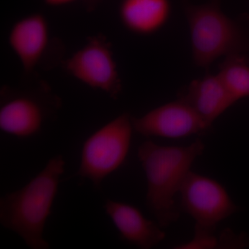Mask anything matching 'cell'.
<instances>
[{
  "mask_svg": "<svg viewBox=\"0 0 249 249\" xmlns=\"http://www.w3.org/2000/svg\"><path fill=\"white\" fill-rule=\"evenodd\" d=\"M119 18L127 30L140 36L158 32L171 14L170 0H122Z\"/></svg>",
  "mask_w": 249,
  "mask_h": 249,
  "instance_id": "cell-12",
  "label": "cell"
},
{
  "mask_svg": "<svg viewBox=\"0 0 249 249\" xmlns=\"http://www.w3.org/2000/svg\"><path fill=\"white\" fill-rule=\"evenodd\" d=\"M178 98L191 106L211 126L235 103L217 73H209L193 80L179 93Z\"/></svg>",
  "mask_w": 249,
  "mask_h": 249,
  "instance_id": "cell-11",
  "label": "cell"
},
{
  "mask_svg": "<svg viewBox=\"0 0 249 249\" xmlns=\"http://www.w3.org/2000/svg\"><path fill=\"white\" fill-rule=\"evenodd\" d=\"M214 1H220V0H214Z\"/></svg>",
  "mask_w": 249,
  "mask_h": 249,
  "instance_id": "cell-16",
  "label": "cell"
},
{
  "mask_svg": "<svg viewBox=\"0 0 249 249\" xmlns=\"http://www.w3.org/2000/svg\"><path fill=\"white\" fill-rule=\"evenodd\" d=\"M65 71L82 83L101 90L113 100L122 92L123 85L112 47L103 35L90 36L86 43L63 62Z\"/></svg>",
  "mask_w": 249,
  "mask_h": 249,
  "instance_id": "cell-6",
  "label": "cell"
},
{
  "mask_svg": "<svg viewBox=\"0 0 249 249\" xmlns=\"http://www.w3.org/2000/svg\"><path fill=\"white\" fill-rule=\"evenodd\" d=\"M103 208L117 229L121 240L129 245L150 249L166 237L158 223L147 219L138 208L132 205L107 199Z\"/></svg>",
  "mask_w": 249,
  "mask_h": 249,
  "instance_id": "cell-9",
  "label": "cell"
},
{
  "mask_svg": "<svg viewBox=\"0 0 249 249\" xmlns=\"http://www.w3.org/2000/svg\"><path fill=\"white\" fill-rule=\"evenodd\" d=\"M217 74L235 103L249 97V58L244 55L224 58Z\"/></svg>",
  "mask_w": 249,
  "mask_h": 249,
  "instance_id": "cell-13",
  "label": "cell"
},
{
  "mask_svg": "<svg viewBox=\"0 0 249 249\" xmlns=\"http://www.w3.org/2000/svg\"><path fill=\"white\" fill-rule=\"evenodd\" d=\"M76 0H44L46 4L51 6H60L70 4Z\"/></svg>",
  "mask_w": 249,
  "mask_h": 249,
  "instance_id": "cell-15",
  "label": "cell"
},
{
  "mask_svg": "<svg viewBox=\"0 0 249 249\" xmlns=\"http://www.w3.org/2000/svg\"><path fill=\"white\" fill-rule=\"evenodd\" d=\"M134 130L147 137L183 139L209 133V125L182 100L167 103L139 117L132 116Z\"/></svg>",
  "mask_w": 249,
  "mask_h": 249,
  "instance_id": "cell-8",
  "label": "cell"
},
{
  "mask_svg": "<svg viewBox=\"0 0 249 249\" xmlns=\"http://www.w3.org/2000/svg\"><path fill=\"white\" fill-rule=\"evenodd\" d=\"M61 107L58 96L47 88L1 91L0 129L4 133L27 139L38 135L47 121Z\"/></svg>",
  "mask_w": 249,
  "mask_h": 249,
  "instance_id": "cell-5",
  "label": "cell"
},
{
  "mask_svg": "<svg viewBox=\"0 0 249 249\" xmlns=\"http://www.w3.org/2000/svg\"><path fill=\"white\" fill-rule=\"evenodd\" d=\"M193 60L196 66L209 68L218 58L244 55L249 58L248 22L232 19L223 12L219 1L202 4L183 3Z\"/></svg>",
  "mask_w": 249,
  "mask_h": 249,
  "instance_id": "cell-3",
  "label": "cell"
},
{
  "mask_svg": "<svg viewBox=\"0 0 249 249\" xmlns=\"http://www.w3.org/2000/svg\"><path fill=\"white\" fill-rule=\"evenodd\" d=\"M181 209L196 226L216 231L218 224L240 211L227 190L217 180L191 171L178 191Z\"/></svg>",
  "mask_w": 249,
  "mask_h": 249,
  "instance_id": "cell-7",
  "label": "cell"
},
{
  "mask_svg": "<svg viewBox=\"0 0 249 249\" xmlns=\"http://www.w3.org/2000/svg\"><path fill=\"white\" fill-rule=\"evenodd\" d=\"M205 147L199 138L184 146L160 145L147 139L139 147L137 157L146 177V206L163 229L179 219L175 196Z\"/></svg>",
  "mask_w": 249,
  "mask_h": 249,
  "instance_id": "cell-1",
  "label": "cell"
},
{
  "mask_svg": "<svg viewBox=\"0 0 249 249\" xmlns=\"http://www.w3.org/2000/svg\"><path fill=\"white\" fill-rule=\"evenodd\" d=\"M103 0H85V6L88 12H93L97 9Z\"/></svg>",
  "mask_w": 249,
  "mask_h": 249,
  "instance_id": "cell-14",
  "label": "cell"
},
{
  "mask_svg": "<svg viewBox=\"0 0 249 249\" xmlns=\"http://www.w3.org/2000/svg\"><path fill=\"white\" fill-rule=\"evenodd\" d=\"M132 117L123 113L85 141L74 177L88 180L96 191L102 189L105 179L124 164L128 155L134 131Z\"/></svg>",
  "mask_w": 249,
  "mask_h": 249,
  "instance_id": "cell-4",
  "label": "cell"
},
{
  "mask_svg": "<svg viewBox=\"0 0 249 249\" xmlns=\"http://www.w3.org/2000/svg\"><path fill=\"white\" fill-rule=\"evenodd\" d=\"M65 165L63 156H54L29 183L0 198V224L17 234L29 248L50 249L44 232Z\"/></svg>",
  "mask_w": 249,
  "mask_h": 249,
  "instance_id": "cell-2",
  "label": "cell"
},
{
  "mask_svg": "<svg viewBox=\"0 0 249 249\" xmlns=\"http://www.w3.org/2000/svg\"><path fill=\"white\" fill-rule=\"evenodd\" d=\"M8 40L24 71L31 73L48 48L49 28L47 19L38 13L21 18L11 27Z\"/></svg>",
  "mask_w": 249,
  "mask_h": 249,
  "instance_id": "cell-10",
  "label": "cell"
}]
</instances>
